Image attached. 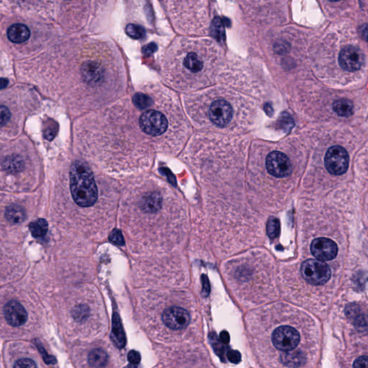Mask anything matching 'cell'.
<instances>
[{
    "instance_id": "7402d4cb",
    "label": "cell",
    "mask_w": 368,
    "mask_h": 368,
    "mask_svg": "<svg viewBox=\"0 0 368 368\" xmlns=\"http://www.w3.org/2000/svg\"><path fill=\"white\" fill-rule=\"evenodd\" d=\"M125 31L128 36L133 39H136V40L144 37L145 34H146L144 28L135 24L127 25L126 26Z\"/></svg>"
},
{
    "instance_id": "8992f818",
    "label": "cell",
    "mask_w": 368,
    "mask_h": 368,
    "mask_svg": "<svg viewBox=\"0 0 368 368\" xmlns=\"http://www.w3.org/2000/svg\"><path fill=\"white\" fill-rule=\"evenodd\" d=\"M299 332L290 326H281L274 330L272 342L277 350L283 352L294 350L300 342Z\"/></svg>"
},
{
    "instance_id": "7c38bea8",
    "label": "cell",
    "mask_w": 368,
    "mask_h": 368,
    "mask_svg": "<svg viewBox=\"0 0 368 368\" xmlns=\"http://www.w3.org/2000/svg\"><path fill=\"white\" fill-rule=\"evenodd\" d=\"M4 313L7 323L12 327H20L28 320L26 308L17 301H10L6 304Z\"/></svg>"
},
{
    "instance_id": "ac0fdd59",
    "label": "cell",
    "mask_w": 368,
    "mask_h": 368,
    "mask_svg": "<svg viewBox=\"0 0 368 368\" xmlns=\"http://www.w3.org/2000/svg\"><path fill=\"white\" fill-rule=\"evenodd\" d=\"M333 109L338 115L348 118L353 114L354 105L349 99H341L334 103Z\"/></svg>"
},
{
    "instance_id": "277c9868",
    "label": "cell",
    "mask_w": 368,
    "mask_h": 368,
    "mask_svg": "<svg viewBox=\"0 0 368 368\" xmlns=\"http://www.w3.org/2000/svg\"><path fill=\"white\" fill-rule=\"evenodd\" d=\"M153 104L144 110L139 109L141 113L138 116V124L144 135L149 138H158L164 136L170 130L171 122L164 110L153 108Z\"/></svg>"
},
{
    "instance_id": "f546056e",
    "label": "cell",
    "mask_w": 368,
    "mask_h": 368,
    "mask_svg": "<svg viewBox=\"0 0 368 368\" xmlns=\"http://www.w3.org/2000/svg\"><path fill=\"white\" fill-rule=\"evenodd\" d=\"M353 368H368V357L361 356L357 358L354 362Z\"/></svg>"
},
{
    "instance_id": "4dcf8cb0",
    "label": "cell",
    "mask_w": 368,
    "mask_h": 368,
    "mask_svg": "<svg viewBox=\"0 0 368 368\" xmlns=\"http://www.w3.org/2000/svg\"><path fill=\"white\" fill-rule=\"evenodd\" d=\"M346 313L349 317L353 319L355 316H358L360 313L359 307L356 305H350L346 308Z\"/></svg>"
},
{
    "instance_id": "ba28073f",
    "label": "cell",
    "mask_w": 368,
    "mask_h": 368,
    "mask_svg": "<svg viewBox=\"0 0 368 368\" xmlns=\"http://www.w3.org/2000/svg\"><path fill=\"white\" fill-rule=\"evenodd\" d=\"M268 172L276 178H284L292 171L291 160L281 151H274L269 153L266 159Z\"/></svg>"
},
{
    "instance_id": "603a6c76",
    "label": "cell",
    "mask_w": 368,
    "mask_h": 368,
    "mask_svg": "<svg viewBox=\"0 0 368 368\" xmlns=\"http://www.w3.org/2000/svg\"><path fill=\"white\" fill-rule=\"evenodd\" d=\"M72 314L75 320L79 322H84L90 315V309L86 305H79L75 307Z\"/></svg>"
},
{
    "instance_id": "8fae6325",
    "label": "cell",
    "mask_w": 368,
    "mask_h": 368,
    "mask_svg": "<svg viewBox=\"0 0 368 368\" xmlns=\"http://www.w3.org/2000/svg\"><path fill=\"white\" fill-rule=\"evenodd\" d=\"M311 253L321 261H329L336 258L338 247L335 242L327 238H319L313 240L311 245Z\"/></svg>"
},
{
    "instance_id": "484cf974",
    "label": "cell",
    "mask_w": 368,
    "mask_h": 368,
    "mask_svg": "<svg viewBox=\"0 0 368 368\" xmlns=\"http://www.w3.org/2000/svg\"><path fill=\"white\" fill-rule=\"evenodd\" d=\"M110 240L112 243L118 245H123L124 244V238H123V234L119 230H114L111 232L110 235Z\"/></svg>"
},
{
    "instance_id": "4fadbf2b",
    "label": "cell",
    "mask_w": 368,
    "mask_h": 368,
    "mask_svg": "<svg viewBox=\"0 0 368 368\" xmlns=\"http://www.w3.org/2000/svg\"><path fill=\"white\" fill-rule=\"evenodd\" d=\"M7 38L14 43H23L31 36V31L26 25L15 23L7 29Z\"/></svg>"
},
{
    "instance_id": "2e32d148",
    "label": "cell",
    "mask_w": 368,
    "mask_h": 368,
    "mask_svg": "<svg viewBox=\"0 0 368 368\" xmlns=\"http://www.w3.org/2000/svg\"><path fill=\"white\" fill-rule=\"evenodd\" d=\"M108 355L102 349H94L89 354L88 363L93 368H103L107 366Z\"/></svg>"
},
{
    "instance_id": "4316f807",
    "label": "cell",
    "mask_w": 368,
    "mask_h": 368,
    "mask_svg": "<svg viewBox=\"0 0 368 368\" xmlns=\"http://www.w3.org/2000/svg\"><path fill=\"white\" fill-rule=\"evenodd\" d=\"M13 368H37L35 362L28 358H23L18 360Z\"/></svg>"
},
{
    "instance_id": "30bf717a",
    "label": "cell",
    "mask_w": 368,
    "mask_h": 368,
    "mask_svg": "<svg viewBox=\"0 0 368 368\" xmlns=\"http://www.w3.org/2000/svg\"><path fill=\"white\" fill-rule=\"evenodd\" d=\"M162 319L169 328L180 330L188 327L191 322V316L184 308L174 307L165 310Z\"/></svg>"
},
{
    "instance_id": "5bb4252c",
    "label": "cell",
    "mask_w": 368,
    "mask_h": 368,
    "mask_svg": "<svg viewBox=\"0 0 368 368\" xmlns=\"http://www.w3.org/2000/svg\"><path fill=\"white\" fill-rule=\"evenodd\" d=\"M111 339L118 348H123L126 344V337L122 325L119 315L115 313L112 319V330Z\"/></svg>"
},
{
    "instance_id": "1f68e13d",
    "label": "cell",
    "mask_w": 368,
    "mask_h": 368,
    "mask_svg": "<svg viewBox=\"0 0 368 368\" xmlns=\"http://www.w3.org/2000/svg\"><path fill=\"white\" fill-rule=\"evenodd\" d=\"M228 358L231 362L233 363H238L240 360V354L238 352H230L228 354Z\"/></svg>"
},
{
    "instance_id": "d4e9b609",
    "label": "cell",
    "mask_w": 368,
    "mask_h": 368,
    "mask_svg": "<svg viewBox=\"0 0 368 368\" xmlns=\"http://www.w3.org/2000/svg\"><path fill=\"white\" fill-rule=\"evenodd\" d=\"M353 324L358 331H368V315L360 313L354 318Z\"/></svg>"
},
{
    "instance_id": "5b68a950",
    "label": "cell",
    "mask_w": 368,
    "mask_h": 368,
    "mask_svg": "<svg viewBox=\"0 0 368 368\" xmlns=\"http://www.w3.org/2000/svg\"><path fill=\"white\" fill-rule=\"evenodd\" d=\"M302 277L310 284H325L331 277V269L324 262L314 259L306 260L301 268Z\"/></svg>"
},
{
    "instance_id": "83f0119b",
    "label": "cell",
    "mask_w": 368,
    "mask_h": 368,
    "mask_svg": "<svg viewBox=\"0 0 368 368\" xmlns=\"http://www.w3.org/2000/svg\"><path fill=\"white\" fill-rule=\"evenodd\" d=\"M127 359L131 364L138 365L140 363V360H141V356L140 354L138 352L135 350H131L127 355Z\"/></svg>"
},
{
    "instance_id": "cb8c5ba5",
    "label": "cell",
    "mask_w": 368,
    "mask_h": 368,
    "mask_svg": "<svg viewBox=\"0 0 368 368\" xmlns=\"http://www.w3.org/2000/svg\"><path fill=\"white\" fill-rule=\"evenodd\" d=\"M267 232L271 239H275L280 233V222L275 217H271L268 221Z\"/></svg>"
},
{
    "instance_id": "7a4b0ae2",
    "label": "cell",
    "mask_w": 368,
    "mask_h": 368,
    "mask_svg": "<svg viewBox=\"0 0 368 368\" xmlns=\"http://www.w3.org/2000/svg\"><path fill=\"white\" fill-rule=\"evenodd\" d=\"M204 47H188L181 53L176 61L178 74L186 80H199L210 69L211 58Z\"/></svg>"
},
{
    "instance_id": "52a82bcc",
    "label": "cell",
    "mask_w": 368,
    "mask_h": 368,
    "mask_svg": "<svg viewBox=\"0 0 368 368\" xmlns=\"http://www.w3.org/2000/svg\"><path fill=\"white\" fill-rule=\"evenodd\" d=\"M350 157L347 151L341 146L331 147L327 151L324 164L327 171L333 175L344 174L349 167Z\"/></svg>"
},
{
    "instance_id": "836d02e7",
    "label": "cell",
    "mask_w": 368,
    "mask_h": 368,
    "mask_svg": "<svg viewBox=\"0 0 368 368\" xmlns=\"http://www.w3.org/2000/svg\"><path fill=\"white\" fill-rule=\"evenodd\" d=\"M155 50V46H151V45H148V46H145L143 49V52L145 54H151L153 53Z\"/></svg>"
},
{
    "instance_id": "3957f363",
    "label": "cell",
    "mask_w": 368,
    "mask_h": 368,
    "mask_svg": "<svg viewBox=\"0 0 368 368\" xmlns=\"http://www.w3.org/2000/svg\"><path fill=\"white\" fill-rule=\"evenodd\" d=\"M204 104V118L208 120L210 125L227 128L232 127L235 121L238 110L233 101L221 96L210 98Z\"/></svg>"
},
{
    "instance_id": "e0dca14e",
    "label": "cell",
    "mask_w": 368,
    "mask_h": 368,
    "mask_svg": "<svg viewBox=\"0 0 368 368\" xmlns=\"http://www.w3.org/2000/svg\"><path fill=\"white\" fill-rule=\"evenodd\" d=\"M5 215L7 220L12 224H20L26 217V212L18 205H11L7 207Z\"/></svg>"
},
{
    "instance_id": "9a60e30c",
    "label": "cell",
    "mask_w": 368,
    "mask_h": 368,
    "mask_svg": "<svg viewBox=\"0 0 368 368\" xmlns=\"http://www.w3.org/2000/svg\"><path fill=\"white\" fill-rule=\"evenodd\" d=\"M280 360L287 367L296 368L302 367L306 363V356L302 351L294 350L283 352Z\"/></svg>"
},
{
    "instance_id": "ffe728a7",
    "label": "cell",
    "mask_w": 368,
    "mask_h": 368,
    "mask_svg": "<svg viewBox=\"0 0 368 368\" xmlns=\"http://www.w3.org/2000/svg\"><path fill=\"white\" fill-rule=\"evenodd\" d=\"M48 222L43 219H37L30 224V230L32 236L35 238H41V237L45 236L48 231Z\"/></svg>"
},
{
    "instance_id": "44dd1931",
    "label": "cell",
    "mask_w": 368,
    "mask_h": 368,
    "mask_svg": "<svg viewBox=\"0 0 368 368\" xmlns=\"http://www.w3.org/2000/svg\"><path fill=\"white\" fill-rule=\"evenodd\" d=\"M23 167V161L21 157L17 155L7 157L3 163V168L10 172H17Z\"/></svg>"
},
{
    "instance_id": "9c48e42d",
    "label": "cell",
    "mask_w": 368,
    "mask_h": 368,
    "mask_svg": "<svg viewBox=\"0 0 368 368\" xmlns=\"http://www.w3.org/2000/svg\"><path fill=\"white\" fill-rule=\"evenodd\" d=\"M339 65L343 69L356 71L363 67L365 56L363 52L354 46H347L341 50L339 56Z\"/></svg>"
},
{
    "instance_id": "d6986e66",
    "label": "cell",
    "mask_w": 368,
    "mask_h": 368,
    "mask_svg": "<svg viewBox=\"0 0 368 368\" xmlns=\"http://www.w3.org/2000/svg\"><path fill=\"white\" fill-rule=\"evenodd\" d=\"M161 204V198L156 193L148 194L143 199L142 207L147 212H155L158 210Z\"/></svg>"
},
{
    "instance_id": "d6a6232c",
    "label": "cell",
    "mask_w": 368,
    "mask_h": 368,
    "mask_svg": "<svg viewBox=\"0 0 368 368\" xmlns=\"http://www.w3.org/2000/svg\"><path fill=\"white\" fill-rule=\"evenodd\" d=\"M360 33L363 38L368 40V25H364L360 28Z\"/></svg>"
},
{
    "instance_id": "f1b7e54d",
    "label": "cell",
    "mask_w": 368,
    "mask_h": 368,
    "mask_svg": "<svg viewBox=\"0 0 368 368\" xmlns=\"http://www.w3.org/2000/svg\"><path fill=\"white\" fill-rule=\"evenodd\" d=\"M1 127H4V124H7L11 117L10 112L5 106L1 105Z\"/></svg>"
},
{
    "instance_id": "6da1fadb",
    "label": "cell",
    "mask_w": 368,
    "mask_h": 368,
    "mask_svg": "<svg viewBox=\"0 0 368 368\" xmlns=\"http://www.w3.org/2000/svg\"><path fill=\"white\" fill-rule=\"evenodd\" d=\"M70 186L74 202L82 207H92L97 200L94 178L88 165L76 160L70 168Z\"/></svg>"
}]
</instances>
